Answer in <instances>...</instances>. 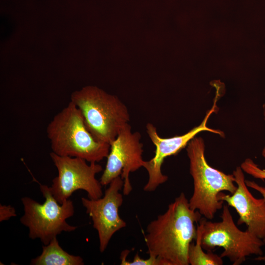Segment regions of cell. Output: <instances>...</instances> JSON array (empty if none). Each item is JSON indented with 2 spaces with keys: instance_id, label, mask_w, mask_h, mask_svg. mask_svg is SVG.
<instances>
[{
  "instance_id": "ba28073f",
  "label": "cell",
  "mask_w": 265,
  "mask_h": 265,
  "mask_svg": "<svg viewBox=\"0 0 265 265\" xmlns=\"http://www.w3.org/2000/svg\"><path fill=\"white\" fill-rule=\"evenodd\" d=\"M141 137L138 132H132L129 123L121 129L110 145L106 165L100 180L102 186L109 185L121 175L124 181V195L131 193L132 187L130 174L143 167L145 161L142 159L143 145Z\"/></svg>"
},
{
  "instance_id": "d6986e66",
  "label": "cell",
  "mask_w": 265,
  "mask_h": 265,
  "mask_svg": "<svg viewBox=\"0 0 265 265\" xmlns=\"http://www.w3.org/2000/svg\"><path fill=\"white\" fill-rule=\"evenodd\" d=\"M263 157L265 159V147L263 148L262 152Z\"/></svg>"
},
{
  "instance_id": "4fadbf2b",
  "label": "cell",
  "mask_w": 265,
  "mask_h": 265,
  "mask_svg": "<svg viewBox=\"0 0 265 265\" xmlns=\"http://www.w3.org/2000/svg\"><path fill=\"white\" fill-rule=\"evenodd\" d=\"M202 229L199 224L197 227L195 243L190 244L188 250V263L191 265H222V258L211 251H204L202 246Z\"/></svg>"
},
{
  "instance_id": "7c38bea8",
  "label": "cell",
  "mask_w": 265,
  "mask_h": 265,
  "mask_svg": "<svg viewBox=\"0 0 265 265\" xmlns=\"http://www.w3.org/2000/svg\"><path fill=\"white\" fill-rule=\"evenodd\" d=\"M32 265H83V259L80 256L71 255L59 245L57 237L48 244L42 246L41 254L32 259Z\"/></svg>"
},
{
  "instance_id": "5bb4252c",
  "label": "cell",
  "mask_w": 265,
  "mask_h": 265,
  "mask_svg": "<svg viewBox=\"0 0 265 265\" xmlns=\"http://www.w3.org/2000/svg\"><path fill=\"white\" fill-rule=\"evenodd\" d=\"M129 252V250H125L121 253V265H164L160 259L154 256L149 255L148 258L144 259L141 258L137 253L135 255L132 261H129L126 258Z\"/></svg>"
},
{
  "instance_id": "3957f363",
  "label": "cell",
  "mask_w": 265,
  "mask_h": 265,
  "mask_svg": "<svg viewBox=\"0 0 265 265\" xmlns=\"http://www.w3.org/2000/svg\"><path fill=\"white\" fill-rule=\"evenodd\" d=\"M190 173L193 180V192L189 200L190 208L208 220L223 207L220 193H233L237 188L233 174H226L211 166L205 156V144L201 137H194L187 145Z\"/></svg>"
},
{
  "instance_id": "8fae6325",
  "label": "cell",
  "mask_w": 265,
  "mask_h": 265,
  "mask_svg": "<svg viewBox=\"0 0 265 265\" xmlns=\"http://www.w3.org/2000/svg\"><path fill=\"white\" fill-rule=\"evenodd\" d=\"M233 174L237 186L236 191L231 195L220 193L219 199L235 209L239 215L238 225L245 224L246 230L265 244V199L255 197L249 191L240 166Z\"/></svg>"
},
{
  "instance_id": "ac0fdd59",
  "label": "cell",
  "mask_w": 265,
  "mask_h": 265,
  "mask_svg": "<svg viewBox=\"0 0 265 265\" xmlns=\"http://www.w3.org/2000/svg\"><path fill=\"white\" fill-rule=\"evenodd\" d=\"M255 260L258 261H265V256H258Z\"/></svg>"
},
{
  "instance_id": "277c9868",
  "label": "cell",
  "mask_w": 265,
  "mask_h": 265,
  "mask_svg": "<svg viewBox=\"0 0 265 265\" xmlns=\"http://www.w3.org/2000/svg\"><path fill=\"white\" fill-rule=\"evenodd\" d=\"M71 101L81 111L90 132L103 143L110 145L130 120L128 108L117 97L96 86L74 92Z\"/></svg>"
},
{
  "instance_id": "9c48e42d",
  "label": "cell",
  "mask_w": 265,
  "mask_h": 265,
  "mask_svg": "<svg viewBox=\"0 0 265 265\" xmlns=\"http://www.w3.org/2000/svg\"><path fill=\"white\" fill-rule=\"evenodd\" d=\"M216 99L212 108L209 110L202 123L198 126L185 134L169 138L161 137L157 128L152 123L146 125V132L151 141L156 147L155 155L149 160L145 161L143 167L148 173V180L143 187L145 191H155L160 185L166 182L168 176L162 174L161 166L165 159L175 155L187 146L189 141L199 132L209 131L211 132L224 136L223 132L210 128L207 123L210 115L216 110Z\"/></svg>"
},
{
  "instance_id": "9a60e30c",
  "label": "cell",
  "mask_w": 265,
  "mask_h": 265,
  "mask_svg": "<svg viewBox=\"0 0 265 265\" xmlns=\"http://www.w3.org/2000/svg\"><path fill=\"white\" fill-rule=\"evenodd\" d=\"M244 172L253 177L262 180H265V170L261 168L252 159H246L240 165Z\"/></svg>"
},
{
  "instance_id": "6da1fadb",
  "label": "cell",
  "mask_w": 265,
  "mask_h": 265,
  "mask_svg": "<svg viewBox=\"0 0 265 265\" xmlns=\"http://www.w3.org/2000/svg\"><path fill=\"white\" fill-rule=\"evenodd\" d=\"M201 215L190 208L182 192L164 213L147 225L144 239L149 255L160 259L164 265H189V247Z\"/></svg>"
},
{
  "instance_id": "8992f818",
  "label": "cell",
  "mask_w": 265,
  "mask_h": 265,
  "mask_svg": "<svg viewBox=\"0 0 265 265\" xmlns=\"http://www.w3.org/2000/svg\"><path fill=\"white\" fill-rule=\"evenodd\" d=\"M39 185L44 202L40 204L28 197H23L24 213L20 222L28 228L29 238H39L47 245L61 232H73L77 227L66 222L74 214L73 201L69 199L60 204L53 197L50 187Z\"/></svg>"
},
{
  "instance_id": "5b68a950",
  "label": "cell",
  "mask_w": 265,
  "mask_h": 265,
  "mask_svg": "<svg viewBox=\"0 0 265 265\" xmlns=\"http://www.w3.org/2000/svg\"><path fill=\"white\" fill-rule=\"evenodd\" d=\"M219 222L201 218L202 246L206 251L222 247L221 258L227 257L233 265H239L252 255L262 256L263 240L246 230L243 231L235 224L228 205H224Z\"/></svg>"
},
{
  "instance_id": "52a82bcc",
  "label": "cell",
  "mask_w": 265,
  "mask_h": 265,
  "mask_svg": "<svg viewBox=\"0 0 265 265\" xmlns=\"http://www.w3.org/2000/svg\"><path fill=\"white\" fill-rule=\"evenodd\" d=\"M50 156L58 172L50 187L59 204L63 203L79 189L85 191L90 199L103 196L102 185L96 178V175L103 170L101 165L97 162L88 164L81 158L60 156L53 152Z\"/></svg>"
},
{
  "instance_id": "7a4b0ae2",
  "label": "cell",
  "mask_w": 265,
  "mask_h": 265,
  "mask_svg": "<svg viewBox=\"0 0 265 265\" xmlns=\"http://www.w3.org/2000/svg\"><path fill=\"white\" fill-rule=\"evenodd\" d=\"M47 136L52 152L98 162L106 158L110 145L96 140L87 129L83 115L71 101L48 124Z\"/></svg>"
},
{
  "instance_id": "30bf717a",
  "label": "cell",
  "mask_w": 265,
  "mask_h": 265,
  "mask_svg": "<svg viewBox=\"0 0 265 265\" xmlns=\"http://www.w3.org/2000/svg\"><path fill=\"white\" fill-rule=\"evenodd\" d=\"M123 185L124 181L119 176L110 183L104 196L97 199L81 198L86 213L91 218L93 226L98 232L101 253L105 251L113 235L126 226L118 213L123 202L119 192Z\"/></svg>"
},
{
  "instance_id": "e0dca14e",
  "label": "cell",
  "mask_w": 265,
  "mask_h": 265,
  "mask_svg": "<svg viewBox=\"0 0 265 265\" xmlns=\"http://www.w3.org/2000/svg\"><path fill=\"white\" fill-rule=\"evenodd\" d=\"M247 186L259 192L265 199V187L260 186L254 181L245 180Z\"/></svg>"
},
{
  "instance_id": "2e32d148",
  "label": "cell",
  "mask_w": 265,
  "mask_h": 265,
  "mask_svg": "<svg viewBox=\"0 0 265 265\" xmlns=\"http://www.w3.org/2000/svg\"><path fill=\"white\" fill-rule=\"evenodd\" d=\"M16 216L14 208L11 205H0V222L7 220L11 217Z\"/></svg>"
}]
</instances>
